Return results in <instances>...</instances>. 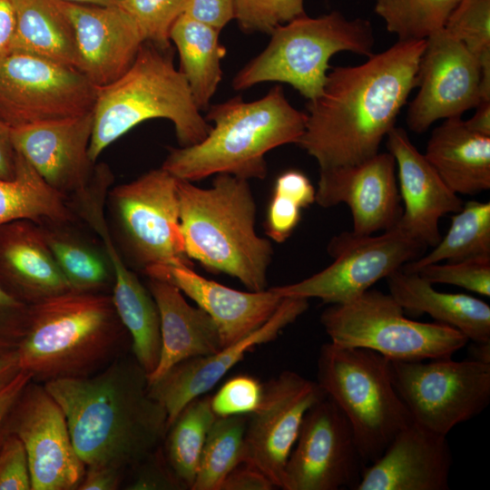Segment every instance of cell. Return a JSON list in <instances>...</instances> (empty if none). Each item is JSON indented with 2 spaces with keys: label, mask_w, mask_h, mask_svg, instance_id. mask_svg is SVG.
Instances as JSON below:
<instances>
[{
  "label": "cell",
  "mask_w": 490,
  "mask_h": 490,
  "mask_svg": "<svg viewBox=\"0 0 490 490\" xmlns=\"http://www.w3.org/2000/svg\"><path fill=\"white\" fill-rule=\"evenodd\" d=\"M316 201V190L301 172L289 170L276 180L270 201L265 232L276 242L288 240L299 223L301 210Z\"/></svg>",
  "instance_id": "74e56055"
},
{
  "label": "cell",
  "mask_w": 490,
  "mask_h": 490,
  "mask_svg": "<svg viewBox=\"0 0 490 490\" xmlns=\"http://www.w3.org/2000/svg\"><path fill=\"white\" fill-rule=\"evenodd\" d=\"M326 396L316 381L285 370L263 384L260 406L248 415L244 464L282 488L285 467L307 411Z\"/></svg>",
  "instance_id": "e0dca14e"
},
{
  "label": "cell",
  "mask_w": 490,
  "mask_h": 490,
  "mask_svg": "<svg viewBox=\"0 0 490 490\" xmlns=\"http://www.w3.org/2000/svg\"><path fill=\"white\" fill-rule=\"evenodd\" d=\"M320 323L329 342L370 349L390 360L452 357L469 341L450 326L407 318L389 293L373 289L345 303L329 305Z\"/></svg>",
  "instance_id": "9c48e42d"
},
{
  "label": "cell",
  "mask_w": 490,
  "mask_h": 490,
  "mask_svg": "<svg viewBox=\"0 0 490 490\" xmlns=\"http://www.w3.org/2000/svg\"><path fill=\"white\" fill-rule=\"evenodd\" d=\"M475 109L474 115L465 121L466 125L476 133L490 136V100L480 102Z\"/></svg>",
  "instance_id": "db71d44e"
},
{
  "label": "cell",
  "mask_w": 490,
  "mask_h": 490,
  "mask_svg": "<svg viewBox=\"0 0 490 490\" xmlns=\"http://www.w3.org/2000/svg\"><path fill=\"white\" fill-rule=\"evenodd\" d=\"M148 289L157 305L161 318L162 350L149 385L160 379L176 364L222 348L217 325L201 309L191 306L174 285L149 278Z\"/></svg>",
  "instance_id": "484cf974"
},
{
  "label": "cell",
  "mask_w": 490,
  "mask_h": 490,
  "mask_svg": "<svg viewBox=\"0 0 490 490\" xmlns=\"http://www.w3.org/2000/svg\"><path fill=\"white\" fill-rule=\"evenodd\" d=\"M25 449L31 490H75L85 465L78 456L66 417L44 384L31 380L16 400L7 424Z\"/></svg>",
  "instance_id": "9a60e30c"
},
{
  "label": "cell",
  "mask_w": 490,
  "mask_h": 490,
  "mask_svg": "<svg viewBox=\"0 0 490 490\" xmlns=\"http://www.w3.org/2000/svg\"><path fill=\"white\" fill-rule=\"evenodd\" d=\"M183 14L221 31L235 16V0H185Z\"/></svg>",
  "instance_id": "7dc6e473"
},
{
  "label": "cell",
  "mask_w": 490,
  "mask_h": 490,
  "mask_svg": "<svg viewBox=\"0 0 490 490\" xmlns=\"http://www.w3.org/2000/svg\"><path fill=\"white\" fill-rule=\"evenodd\" d=\"M110 212L124 255L138 269L191 262L180 225L177 179L162 167L108 192Z\"/></svg>",
  "instance_id": "30bf717a"
},
{
  "label": "cell",
  "mask_w": 490,
  "mask_h": 490,
  "mask_svg": "<svg viewBox=\"0 0 490 490\" xmlns=\"http://www.w3.org/2000/svg\"><path fill=\"white\" fill-rule=\"evenodd\" d=\"M389 294L405 312L427 314L436 322L456 328L469 341L490 342V307L464 293L438 291L416 272L402 269L387 279Z\"/></svg>",
  "instance_id": "f1b7e54d"
},
{
  "label": "cell",
  "mask_w": 490,
  "mask_h": 490,
  "mask_svg": "<svg viewBox=\"0 0 490 490\" xmlns=\"http://www.w3.org/2000/svg\"><path fill=\"white\" fill-rule=\"evenodd\" d=\"M129 472L131 477L129 482L125 485V489H187L171 469L161 446L135 465Z\"/></svg>",
  "instance_id": "ee69618b"
},
{
  "label": "cell",
  "mask_w": 490,
  "mask_h": 490,
  "mask_svg": "<svg viewBox=\"0 0 490 490\" xmlns=\"http://www.w3.org/2000/svg\"><path fill=\"white\" fill-rule=\"evenodd\" d=\"M0 490H31L25 449L21 440L10 433L0 445Z\"/></svg>",
  "instance_id": "f6af8a7d"
},
{
  "label": "cell",
  "mask_w": 490,
  "mask_h": 490,
  "mask_svg": "<svg viewBox=\"0 0 490 490\" xmlns=\"http://www.w3.org/2000/svg\"><path fill=\"white\" fill-rule=\"evenodd\" d=\"M431 284H448L490 296V256L425 266L416 271Z\"/></svg>",
  "instance_id": "b9f144b4"
},
{
  "label": "cell",
  "mask_w": 490,
  "mask_h": 490,
  "mask_svg": "<svg viewBox=\"0 0 490 490\" xmlns=\"http://www.w3.org/2000/svg\"><path fill=\"white\" fill-rule=\"evenodd\" d=\"M248 415L217 416L210 427L191 490H220L230 473L244 463Z\"/></svg>",
  "instance_id": "d590c367"
},
{
  "label": "cell",
  "mask_w": 490,
  "mask_h": 490,
  "mask_svg": "<svg viewBox=\"0 0 490 490\" xmlns=\"http://www.w3.org/2000/svg\"><path fill=\"white\" fill-rule=\"evenodd\" d=\"M126 475L122 469L110 465L87 466L77 490H116Z\"/></svg>",
  "instance_id": "c3c4849f"
},
{
  "label": "cell",
  "mask_w": 490,
  "mask_h": 490,
  "mask_svg": "<svg viewBox=\"0 0 490 490\" xmlns=\"http://www.w3.org/2000/svg\"><path fill=\"white\" fill-rule=\"evenodd\" d=\"M391 379L413 423L447 436L490 402V364L452 357L390 360Z\"/></svg>",
  "instance_id": "8fae6325"
},
{
  "label": "cell",
  "mask_w": 490,
  "mask_h": 490,
  "mask_svg": "<svg viewBox=\"0 0 490 490\" xmlns=\"http://www.w3.org/2000/svg\"><path fill=\"white\" fill-rule=\"evenodd\" d=\"M308 307L307 299L283 298L272 317L247 337L213 354L183 360L149 385L150 396L167 413V429L190 401L209 392L247 352L275 339Z\"/></svg>",
  "instance_id": "ffe728a7"
},
{
  "label": "cell",
  "mask_w": 490,
  "mask_h": 490,
  "mask_svg": "<svg viewBox=\"0 0 490 490\" xmlns=\"http://www.w3.org/2000/svg\"><path fill=\"white\" fill-rule=\"evenodd\" d=\"M31 380V375L21 370L9 383L0 388V445L8 434L7 424L11 411Z\"/></svg>",
  "instance_id": "f907efd6"
},
{
  "label": "cell",
  "mask_w": 490,
  "mask_h": 490,
  "mask_svg": "<svg viewBox=\"0 0 490 490\" xmlns=\"http://www.w3.org/2000/svg\"><path fill=\"white\" fill-rule=\"evenodd\" d=\"M58 2L74 29L78 71L96 87L122 75L145 42L132 17L119 4Z\"/></svg>",
  "instance_id": "44dd1931"
},
{
  "label": "cell",
  "mask_w": 490,
  "mask_h": 490,
  "mask_svg": "<svg viewBox=\"0 0 490 490\" xmlns=\"http://www.w3.org/2000/svg\"><path fill=\"white\" fill-rule=\"evenodd\" d=\"M424 155L456 194L490 189V136L471 131L461 117L445 119L433 130Z\"/></svg>",
  "instance_id": "83f0119b"
},
{
  "label": "cell",
  "mask_w": 490,
  "mask_h": 490,
  "mask_svg": "<svg viewBox=\"0 0 490 490\" xmlns=\"http://www.w3.org/2000/svg\"><path fill=\"white\" fill-rule=\"evenodd\" d=\"M270 34L266 48L233 77L234 90L265 82L288 83L310 101L321 93L333 55L350 52L368 58L374 54L371 23L348 19L338 11L317 17L304 15Z\"/></svg>",
  "instance_id": "52a82bcc"
},
{
  "label": "cell",
  "mask_w": 490,
  "mask_h": 490,
  "mask_svg": "<svg viewBox=\"0 0 490 490\" xmlns=\"http://www.w3.org/2000/svg\"><path fill=\"white\" fill-rule=\"evenodd\" d=\"M167 50L144 42L122 75L98 87L88 150L93 162L111 143L151 119L172 122L181 147L198 143L208 134L211 125L201 116Z\"/></svg>",
  "instance_id": "8992f818"
},
{
  "label": "cell",
  "mask_w": 490,
  "mask_h": 490,
  "mask_svg": "<svg viewBox=\"0 0 490 490\" xmlns=\"http://www.w3.org/2000/svg\"><path fill=\"white\" fill-rule=\"evenodd\" d=\"M15 34L11 52L40 56L78 70L70 20L57 0H11Z\"/></svg>",
  "instance_id": "f546056e"
},
{
  "label": "cell",
  "mask_w": 490,
  "mask_h": 490,
  "mask_svg": "<svg viewBox=\"0 0 490 490\" xmlns=\"http://www.w3.org/2000/svg\"><path fill=\"white\" fill-rule=\"evenodd\" d=\"M263 384L249 375H238L227 380L211 398L216 416L249 415L260 406Z\"/></svg>",
  "instance_id": "7bdbcfd3"
},
{
  "label": "cell",
  "mask_w": 490,
  "mask_h": 490,
  "mask_svg": "<svg viewBox=\"0 0 490 490\" xmlns=\"http://www.w3.org/2000/svg\"><path fill=\"white\" fill-rule=\"evenodd\" d=\"M93 112L11 129L15 150L67 202L93 183L97 168L89 157Z\"/></svg>",
  "instance_id": "ac0fdd59"
},
{
  "label": "cell",
  "mask_w": 490,
  "mask_h": 490,
  "mask_svg": "<svg viewBox=\"0 0 490 490\" xmlns=\"http://www.w3.org/2000/svg\"><path fill=\"white\" fill-rule=\"evenodd\" d=\"M16 173V150L11 128L0 120V179L14 180Z\"/></svg>",
  "instance_id": "816d5d0a"
},
{
  "label": "cell",
  "mask_w": 490,
  "mask_h": 490,
  "mask_svg": "<svg viewBox=\"0 0 490 490\" xmlns=\"http://www.w3.org/2000/svg\"><path fill=\"white\" fill-rule=\"evenodd\" d=\"M111 294L70 289L30 305L16 351L32 380L93 375L131 349Z\"/></svg>",
  "instance_id": "3957f363"
},
{
  "label": "cell",
  "mask_w": 490,
  "mask_h": 490,
  "mask_svg": "<svg viewBox=\"0 0 490 490\" xmlns=\"http://www.w3.org/2000/svg\"><path fill=\"white\" fill-rule=\"evenodd\" d=\"M272 483L258 469L241 464L232 470L222 483L220 490H272Z\"/></svg>",
  "instance_id": "681fc988"
},
{
  "label": "cell",
  "mask_w": 490,
  "mask_h": 490,
  "mask_svg": "<svg viewBox=\"0 0 490 490\" xmlns=\"http://www.w3.org/2000/svg\"><path fill=\"white\" fill-rule=\"evenodd\" d=\"M0 284L27 305L71 289L37 222L0 226Z\"/></svg>",
  "instance_id": "d4e9b609"
},
{
  "label": "cell",
  "mask_w": 490,
  "mask_h": 490,
  "mask_svg": "<svg viewBox=\"0 0 490 490\" xmlns=\"http://www.w3.org/2000/svg\"><path fill=\"white\" fill-rule=\"evenodd\" d=\"M97 90L77 69L40 56L0 58V120L11 129L93 112Z\"/></svg>",
  "instance_id": "4fadbf2b"
},
{
  "label": "cell",
  "mask_w": 490,
  "mask_h": 490,
  "mask_svg": "<svg viewBox=\"0 0 490 490\" xmlns=\"http://www.w3.org/2000/svg\"><path fill=\"white\" fill-rule=\"evenodd\" d=\"M211 398V395H202L190 401L170 425L162 440V451L171 469L190 490L208 431L217 417Z\"/></svg>",
  "instance_id": "836d02e7"
},
{
  "label": "cell",
  "mask_w": 490,
  "mask_h": 490,
  "mask_svg": "<svg viewBox=\"0 0 490 490\" xmlns=\"http://www.w3.org/2000/svg\"><path fill=\"white\" fill-rule=\"evenodd\" d=\"M460 0H374V11L398 41L425 40L441 30Z\"/></svg>",
  "instance_id": "8d00e7d4"
},
{
  "label": "cell",
  "mask_w": 490,
  "mask_h": 490,
  "mask_svg": "<svg viewBox=\"0 0 490 490\" xmlns=\"http://www.w3.org/2000/svg\"><path fill=\"white\" fill-rule=\"evenodd\" d=\"M185 252L207 270L238 279L249 290L266 289L273 250L255 229L256 203L249 181L216 174L200 188L177 179Z\"/></svg>",
  "instance_id": "5b68a950"
},
{
  "label": "cell",
  "mask_w": 490,
  "mask_h": 490,
  "mask_svg": "<svg viewBox=\"0 0 490 490\" xmlns=\"http://www.w3.org/2000/svg\"><path fill=\"white\" fill-rule=\"evenodd\" d=\"M57 1L84 4V5H115L119 4V0H57Z\"/></svg>",
  "instance_id": "6f0895ef"
},
{
  "label": "cell",
  "mask_w": 490,
  "mask_h": 490,
  "mask_svg": "<svg viewBox=\"0 0 490 490\" xmlns=\"http://www.w3.org/2000/svg\"><path fill=\"white\" fill-rule=\"evenodd\" d=\"M426 249L397 227L376 236L343 231L328 244L330 265L300 281L270 289L282 298L345 303L419 258Z\"/></svg>",
  "instance_id": "7c38bea8"
},
{
  "label": "cell",
  "mask_w": 490,
  "mask_h": 490,
  "mask_svg": "<svg viewBox=\"0 0 490 490\" xmlns=\"http://www.w3.org/2000/svg\"><path fill=\"white\" fill-rule=\"evenodd\" d=\"M425 40L397 41L363 64L328 73L321 93L308 101L299 145L319 170L357 164L379 152L416 85Z\"/></svg>",
  "instance_id": "6da1fadb"
},
{
  "label": "cell",
  "mask_w": 490,
  "mask_h": 490,
  "mask_svg": "<svg viewBox=\"0 0 490 490\" xmlns=\"http://www.w3.org/2000/svg\"><path fill=\"white\" fill-rule=\"evenodd\" d=\"M44 386L62 408L74 447L85 466L129 471L161 446L167 413L149 394L147 374L133 357L103 369Z\"/></svg>",
  "instance_id": "7a4b0ae2"
},
{
  "label": "cell",
  "mask_w": 490,
  "mask_h": 490,
  "mask_svg": "<svg viewBox=\"0 0 490 490\" xmlns=\"http://www.w3.org/2000/svg\"><path fill=\"white\" fill-rule=\"evenodd\" d=\"M72 222L43 220L37 223L71 289L104 292L113 283L106 253L79 236L71 228Z\"/></svg>",
  "instance_id": "1f68e13d"
},
{
  "label": "cell",
  "mask_w": 490,
  "mask_h": 490,
  "mask_svg": "<svg viewBox=\"0 0 490 490\" xmlns=\"http://www.w3.org/2000/svg\"><path fill=\"white\" fill-rule=\"evenodd\" d=\"M30 305L0 284V352L16 350L26 330Z\"/></svg>",
  "instance_id": "bcb514c9"
},
{
  "label": "cell",
  "mask_w": 490,
  "mask_h": 490,
  "mask_svg": "<svg viewBox=\"0 0 490 490\" xmlns=\"http://www.w3.org/2000/svg\"><path fill=\"white\" fill-rule=\"evenodd\" d=\"M185 0H119L137 24L145 42L160 49L170 48V33L183 14Z\"/></svg>",
  "instance_id": "ab89813d"
},
{
  "label": "cell",
  "mask_w": 490,
  "mask_h": 490,
  "mask_svg": "<svg viewBox=\"0 0 490 490\" xmlns=\"http://www.w3.org/2000/svg\"><path fill=\"white\" fill-rule=\"evenodd\" d=\"M388 152L397 167L402 214L396 227L427 247L441 239L439 220L456 213L462 199L442 180L434 167L412 143L407 132L394 127L387 135Z\"/></svg>",
  "instance_id": "7402d4cb"
},
{
  "label": "cell",
  "mask_w": 490,
  "mask_h": 490,
  "mask_svg": "<svg viewBox=\"0 0 490 490\" xmlns=\"http://www.w3.org/2000/svg\"><path fill=\"white\" fill-rule=\"evenodd\" d=\"M21 370L16 350L0 352V388L9 383Z\"/></svg>",
  "instance_id": "11a10c76"
},
{
  "label": "cell",
  "mask_w": 490,
  "mask_h": 490,
  "mask_svg": "<svg viewBox=\"0 0 490 490\" xmlns=\"http://www.w3.org/2000/svg\"><path fill=\"white\" fill-rule=\"evenodd\" d=\"M477 59L482 71V95L490 99V0H460L444 27Z\"/></svg>",
  "instance_id": "f35d334b"
},
{
  "label": "cell",
  "mask_w": 490,
  "mask_h": 490,
  "mask_svg": "<svg viewBox=\"0 0 490 490\" xmlns=\"http://www.w3.org/2000/svg\"><path fill=\"white\" fill-rule=\"evenodd\" d=\"M481 256H490V202L470 201L452 217L446 234L433 250L402 270L416 272L430 264Z\"/></svg>",
  "instance_id": "e575fe53"
},
{
  "label": "cell",
  "mask_w": 490,
  "mask_h": 490,
  "mask_svg": "<svg viewBox=\"0 0 490 490\" xmlns=\"http://www.w3.org/2000/svg\"><path fill=\"white\" fill-rule=\"evenodd\" d=\"M15 34V15L11 0H0V58L11 53Z\"/></svg>",
  "instance_id": "f5cc1de1"
},
{
  "label": "cell",
  "mask_w": 490,
  "mask_h": 490,
  "mask_svg": "<svg viewBox=\"0 0 490 490\" xmlns=\"http://www.w3.org/2000/svg\"><path fill=\"white\" fill-rule=\"evenodd\" d=\"M452 464L446 436L412 423L363 466L355 490H447Z\"/></svg>",
  "instance_id": "603a6c76"
},
{
  "label": "cell",
  "mask_w": 490,
  "mask_h": 490,
  "mask_svg": "<svg viewBox=\"0 0 490 490\" xmlns=\"http://www.w3.org/2000/svg\"><path fill=\"white\" fill-rule=\"evenodd\" d=\"M67 201L16 151L14 180L0 179V226L16 220L74 221Z\"/></svg>",
  "instance_id": "d6a6232c"
},
{
  "label": "cell",
  "mask_w": 490,
  "mask_h": 490,
  "mask_svg": "<svg viewBox=\"0 0 490 490\" xmlns=\"http://www.w3.org/2000/svg\"><path fill=\"white\" fill-rule=\"evenodd\" d=\"M304 15V0H235L234 19L248 34H270L277 26Z\"/></svg>",
  "instance_id": "60d3db41"
},
{
  "label": "cell",
  "mask_w": 490,
  "mask_h": 490,
  "mask_svg": "<svg viewBox=\"0 0 490 490\" xmlns=\"http://www.w3.org/2000/svg\"><path fill=\"white\" fill-rule=\"evenodd\" d=\"M468 354L471 360L490 364V342H472Z\"/></svg>",
  "instance_id": "9f6ffc18"
},
{
  "label": "cell",
  "mask_w": 490,
  "mask_h": 490,
  "mask_svg": "<svg viewBox=\"0 0 490 490\" xmlns=\"http://www.w3.org/2000/svg\"><path fill=\"white\" fill-rule=\"evenodd\" d=\"M108 258L112 273V299L115 310L131 338L133 358L147 374H152L162 350L160 313L148 288L127 266L118 247L111 239L109 228L96 229Z\"/></svg>",
  "instance_id": "4316f807"
},
{
  "label": "cell",
  "mask_w": 490,
  "mask_h": 490,
  "mask_svg": "<svg viewBox=\"0 0 490 490\" xmlns=\"http://www.w3.org/2000/svg\"><path fill=\"white\" fill-rule=\"evenodd\" d=\"M206 121L213 122L198 143L171 149L162 168L176 179L196 181L226 173L249 181L268 173L265 154L298 143L307 113L288 101L280 85L253 102L240 96L211 105Z\"/></svg>",
  "instance_id": "277c9868"
},
{
  "label": "cell",
  "mask_w": 490,
  "mask_h": 490,
  "mask_svg": "<svg viewBox=\"0 0 490 490\" xmlns=\"http://www.w3.org/2000/svg\"><path fill=\"white\" fill-rule=\"evenodd\" d=\"M483 71L477 59L444 28L426 39L409 103L407 124L425 132L435 122L462 114L483 101Z\"/></svg>",
  "instance_id": "2e32d148"
},
{
  "label": "cell",
  "mask_w": 490,
  "mask_h": 490,
  "mask_svg": "<svg viewBox=\"0 0 490 490\" xmlns=\"http://www.w3.org/2000/svg\"><path fill=\"white\" fill-rule=\"evenodd\" d=\"M316 382L348 421L365 465L413 423L392 382L389 359L375 351L323 344Z\"/></svg>",
  "instance_id": "ba28073f"
},
{
  "label": "cell",
  "mask_w": 490,
  "mask_h": 490,
  "mask_svg": "<svg viewBox=\"0 0 490 490\" xmlns=\"http://www.w3.org/2000/svg\"><path fill=\"white\" fill-rule=\"evenodd\" d=\"M365 466L344 414L327 396L305 414L283 490H355Z\"/></svg>",
  "instance_id": "5bb4252c"
},
{
  "label": "cell",
  "mask_w": 490,
  "mask_h": 490,
  "mask_svg": "<svg viewBox=\"0 0 490 490\" xmlns=\"http://www.w3.org/2000/svg\"><path fill=\"white\" fill-rule=\"evenodd\" d=\"M220 33L185 14L178 17L170 33L179 53V70L200 111L208 110L222 77L220 61L226 51L219 42Z\"/></svg>",
  "instance_id": "4dcf8cb0"
},
{
  "label": "cell",
  "mask_w": 490,
  "mask_h": 490,
  "mask_svg": "<svg viewBox=\"0 0 490 490\" xmlns=\"http://www.w3.org/2000/svg\"><path fill=\"white\" fill-rule=\"evenodd\" d=\"M144 274L174 285L204 310L218 327L222 348L260 328L283 300L271 289L240 291L226 287L199 275L185 264L152 268Z\"/></svg>",
  "instance_id": "cb8c5ba5"
},
{
  "label": "cell",
  "mask_w": 490,
  "mask_h": 490,
  "mask_svg": "<svg viewBox=\"0 0 490 490\" xmlns=\"http://www.w3.org/2000/svg\"><path fill=\"white\" fill-rule=\"evenodd\" d=\"M396 168L387 152L357 164L319 170L315 201L323 208L347 204L357 234L388 230L402 214Z\"/></svg>",
  "instance_id": "d6986e66"
}]
</instances>
